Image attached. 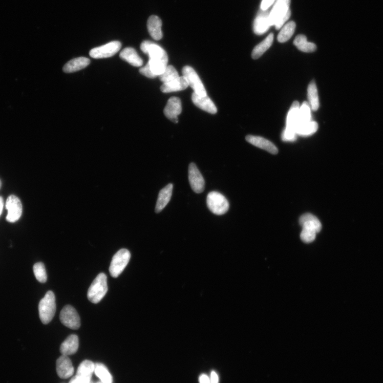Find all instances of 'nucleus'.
<instances>
[{
    "label": "nucleus",
    "instance_id": "obj_1",
    "mask_svg": "<svg viewBox=\"0 0 383 383\" xmlns=\"http://www.w3.org/2000/svg\"><path fill=\"white\" fill-rule=\"evenodd\" d=\"M141 49L148 55V64L152 73L157 77L162 74L168 66L169 57L163 48L149 41H143Z\"/></svg>",
    "mask_w": 383,
    "mask_h": 383
},
{
    "label": "nucleus",
    "instance_id": "obj_2",
    "mask_svg": "<svg viewBox=\"0 0 383 383\" xmlns=\"http://www.w3.org/2000/svg\"><path fill=\"white\" fill-rule=\"evenodd\" d=\"M290 3L291 0H277L269 15L272 26L278 30L289 20L291 15Z\"/></svg>",
    "mask_w": 383,
    "mask_h": 383
},
{
    "label": "nucleus",
    "instance_id": "obj_3",
    "mask_svg": "<svg viewBox=\"0 0 383 383\" xmlns=\"http://www.w3.org/2000/svg\"><path fill=\"white\" fill-rule=\"evenodd\" d=\"M40 319L46 325L52 320L56 311V297L51 291H48L39 305Z\"/></svg>",
    "mask_w": 383,
    "mask_h": 383
},
{
    "label": "nucleus",
    "instance_id": "obj_4",
    "mask_svg": "<svg viewBox=\"0 0 383 383\" xmlns=\"http://www.w3.org/2000/svg\"><path fill=\"white\" fill-rule=\"evenodd\" d=\"M107 292V277L103 273L99 274L89 287L87 298L92 303L97 304L106 294Z\"/></svg>",
    "mask_w": 383,
    "mask_h": 383
},
{
    "label": "nucleus",
    "instance_id": "obj_5",
    "mask_svg": "<svg viewBox=\"0 0 383 383\" xmlns=\"http://www.w3.org/2000/svg\"><path fill=\"white\" fill-rule=\"evenodd\" d=\"M207 204L209 210L217 215L226 213L230 208L229 202L226 197L215 191L211 192L208 194Z\"/></svg>",
    "mask_w": 383,
    "mask_h": 383
},
{
    "label": "nucleus",
    "instance_id": "obj_6",
    "mask_svg": "<svg viewBox=\"0 0 383 383\" xmlns=\"http://www.w3.org/2000/svg\"><path fill=\"white\" fill-rule=\"evenodd\" d=\"M130 259L129 251L125 249H122L113 256L109 267V272L111 276L113 278L118 277L124 271Z\"/></svg>",
    "mask_w": 383,
    "mask_h": 383
},
{
    "label": "nucleus",
    "instance_id": "obj_7",
    "mask_svg": "<svg viewBox=\"0 0 383 383\" xmlns=\"http://www.w3.org/2000/svg\"><path fill=\"white\" fill-rule=\"evenodd\" d=\"M183 76L186 79L189 86L192 88L194 93L200 96L207 95L206 89L203 85L199 76L193 68L185 66L182 70Z\"/></svg>",
    "mask_w": 383,
    "mask_h": 383
},
{
    "label": "nucleus",
    "instance_id": "obj_8",
    "mask_svg": "<svg viewBox=\"0 0 383 383\" xmlns=\"http://www.w3.org/2000/svg\"><path fill=\"white\" fill-rule=\"evenodd\" d=\"M62 324L71 330H78L81 326V319L75 309L70 305L64 307L60 314Z\"/></svg>",
    "mask_w": 383,
    "mask_h": 383
},
{
    "label": "nucleus",
    "instance_id": "obj_9",
    "mask_svg": "<svg viewBox=\"0 0 383 383\" xmlns=\"http://www.w3.org/2000/svg\"><path fill=\"white\" fill-rule=\"evenodd\" d=\"M122 44L119 41L111 43L97 47L89 52V55L94 59H103L111 57L121 49Z\"/></svg>",
    "mask_w": 383,
    "mask_h": 383
},
{
    "label": "nucleus",
    "instance_id": "obj_10",
    "mask_svg": "<svg viewBox=\"0 0 383 383\" xmlns=\"http://www.w3.org/2000/svg\"><path fill=\"white\" fill-rule=\"evenodd\" d=\"M6 209L8 211L7 220L10 223H15L19 220L22 214V206L19 197L10 195L6 201Z\"/></svg>",
    "mask_w": 383,
    "mask_h": 383
},
{
    "label": "nucleus",
    "instance_id": "obj_11",
    "mask_svg": "<svg viewBox=\"0 0 383 383\" xmlns=\"http://www.w3.org/2000/svg\"><path fill=\"white\" fill-rule=\"evenodd\" d=\"M189 180L192 189L196 193H201L205 190V181L198 169L194 163L189 167Z\"/></svg>",
    "mask_w": 383,
    "mask_h": 383
},
{
    "label": "nucleus",
    "instance_id": "obj_12",
    "mask_svg": "<svg viewBox=\"0 0 383 383\" xmlns=\"http://www.w3.org/2000/svg\"><path fill=\"white\" fill-rule=\"evenodd\" d=\"M270 11L269 10L260 9L257 14L254 23V31L257 35H262L266 33L272 26L269 20Z\"/></svg>",
    "mask_w": 383,
    "mask_h": 383
},
{
    "label": "nucleus",
    "instance_id": "obj_13",
    "mask_svg": "<svg viewBox=\"0 0 383 383\" xmlns=\"http://www.w3.org/2000/svg\"><path fill=\"white\" fill-rule=\"evenodd\" d=\"M181 101L178 98L172 97L168 101L164 109L165 116L173 123L178 122V116L182 112Z\"/></svg>",
    "mask_w": 383,
    "mask_h": 383
},
{
    "label": "nucleus",
    "instance_id": "obj_14",
    "mask_svg": "<svg viewBox=\"0 0 383 383\" xmlns=\"http://www.w3.org/2000/svg\"><path fill=\"white\" fill-rule=\"evenodd\" d=\"M57 372L63 379H67L73 376L74 368L70 359L67 356L62 355L58 359L56 362Z\"/></svg>",
    "mask_w": 383,
    "mask_h": 383
},
{
    "label": "nucleus",
    "instance_id": "obj_15",
    "mask_svg": "<svg viewBox=\"0 0 383 383\" xmlns=\"http://www.w3.org/2000/svg\"><path fill=\"white\" fill-rule=\"evenodd\" d=\"M192 100L196 106L203 111L210 113L211 114H215L217 112L216 106L207 95L202 97L194 92L192 96Z\"/></svg>",
    "mask_w": 383,
    "mask_h": 383
},
{
    "label": "nucleus",
    "instance_id": "obj_16",
    "mask_svg": "<svg viewBox=\"0 0 383 383\" xmlns=\"http://www.w3.org/2000/svg\"><path fill=\"white\" fill-rule=\"evenodd\" d=\"M95 364L91 361H83L78 368L76 378L83 383H90L94 372Z\"/></svg>",
    "mask_w": 383,
    "mask_h": 383
},
{
    "label": "nucleus",
    "instance_id": "obj_17",
    "mask_svg": "<svg viewBox=\"0 0 383 383\" xmlns=\"http://www.w3.org/2000/svg\"><path fill=\"white\" fill-rule=\"evenodd\" d=\"M247 142L256 147L259 148L273 154L278 153V149L270 141L260 136L248 135L246 136Z\"/></svg>",
    "mask_w": 383,
    "mask_h": 383
},
{
    "label": "nucleus",
    "instance_id": "obj_18",
    "mask_svg": "<svg viewBox=\"0 0 383 383\" xmlns=\"http://www.w3.org/2000/svg\"><path fill=\"white\" fill-rule=\"evenodd\" d=\"M299 223L302 227V229H307L316 232L317 233L320 232L322 225L320 220L315 215L311 213L304 214L299 219Z\"/></svg>",
    "mask_w": 383,
    "mask_h": 383
},
{
    "label": "nucleus",
    "instance_id": "obj_19",
    "mask_svg": "<svg viewBox=\"0 0 383 383\" xmlns=\"http://www.w3.org/2000/svg\"><path fill=\"white\" fill-rule=\"evenodd\" d=\"M147 27L149 33L155 40H160L163 38V32L161 30L162 21L157 16H151L148 21Z\"/></svg>",
    "mask_w": 383,
    "mask_h": 383
},
{
    "label": "nucleus",
    "instance_id": "obj_20",
    "mask_svg": "<svg viewBox=\"0 0 383 383\" xmlns=\"http://www.w3.org/2000/svg\"><path fill=\"white\" fill-rule=\"evenodd\" d=\"M172 190L173 185L169 184L160 191L156 206H155V213H160L169 203L171 199Z\"/></svg>",
    "mask_w": 383,
    "mask_h": 383
},
{
    "label": "nucleus",
    "instance_id": "obj_21",
    "mask_svg": "<svg viewBox=\"0 0 383 383\" xmlns=\"http://www.w3.org/2000/svg\"><path fill=\"white\" fill-rule=\"evenodd\" d=\"M79 347V339L76 335H70L61 346V352L63 355L69 356L74 355Z\"/></svg>",
    "mask_w": 383,
    "mask_h": 383
},
{
    "label": "nucleus",
    "instance_id": "obj_22",
    "mask_svg": "<svg viewBox=\"0 0 383 383\" xmlns=\"http://www.w3.org/2000/svg\"><path fill=\"white\" fill-rule=\"evenodd\" d=\"M188 82L186 79L183 76H180L177 80L163 84V85L161 86L160 89L161 92L168 93L183 91L188 88Z\"/></svg>",
    "mask_w": 383,
    "mask_h": 383
},
{
    "label": "nucleus",
    "instance_id": "obj_23",
    "mask_svg": "<svg viewBox=\"0 0 383 383\" xmlns=\"http://www.w3.org/2000/svg\"><path fill=\"white\" fill-rule=\"evenodd\" d=\"M90 64L89 59L85 57L77 58L71 60L64 65L63 70L65 73H74L86 68Z\"/></svg>",
    "mask_w": 383,
    "mask_h": 383
},
{
    "label": "nucleus",
    "instance_id": "obj_24",
    "mask_svg": "<svg viewBox=\"0 0 383 383\" xmlns=\"http://www.w3.org/2000/svg\"><path fill=\"white\" fill-rule=\"evenodd\" d=\"M120 57L134 67H141L143 64L142 59L132 47L125 48L120 54Z\"/></svg>",
    "mask_w": 383,
    "mask_h": 383
},
{
    "label": "nucleus",
    "instance_id": "obj_25",
    "mask_svg": "<svg viewBox=\"0 0 383 383\" xmlns=\"http://www.w3.org/2000/svg\"><path fill=\"white\" fill-rule=\"evenodd\" d=\"M299 109H300V105L298 102L295 101L287 114L286 128L295 130L299 123Z\"/></svg>",
    "mask_w": 383,
    "mask_h": 383
},
{
    "label": "nucleus",
    "instance_id": "obj_26",
    "mask_svg": "<svg viewBox=\"0 0 383 383\" xmlns=\"http://www.w3.org/2000/svg\"><path fill=\"white\" fill-rule=\"evenodd\" d=\"M274 40V34L271 33L261 43L254 48L252 53V57L254 59H257L262 56L263 53L270 48Z\"/></svg>",
    "mask_w": 383,
    "mask_h": 383
},
{
    "label": "nucleus",
    "instance_id": "obj_27",
    "mask_svg": "<svg viewBox=\"0 0 383 383\" xmlns=\"http://www.w3.org/2000/svg\"><path fill=\"white\" fill-rule=\"evenodd\" d=\"M319 128L317 122L311 121L307 123L298 124L295 128L297 135L309 136L315 134Z\"/></svg>",
    "mask_w": 383,
    "mask_h": 383
},
{
    "label": "nucleus",
    "instance_id": "obj_28",
    "mask_svg": "<svg viewBox=\"0 0 383 383\" xmlns=\"http://www.w3.org/2000/svg\"><path fill=\"white\" fill-rule=\"evenodd\" d=\"M294 44L299 50L304 52H313L317 49L316 45L313 43H309L307 41L306 36L303 35L297 36L294 41Z\"/></svg>",
    "mask_w": 383,
    "mask_h": 383
},
{
    "label": "nucleus",
    "instance_id": "obj_29",
    "mask_svg": "<svg viewBox=\"0 0 383 383\" xmlns=\"http://www.w3.org/2000/svg\"><path fill=\"white\" fill-rule=\"evenodd\" d=\"M308 97L311 109L317 111L319 109V101L318 91L314 81L311 82L308 87Z\"/></svg>",
    "mask_w": 383,
    "mask_h": 383
},
{
    "label": "nucleus",
    "instance_id": "obj_30",
    "mask_svg": "<svg viewBox=\"0 0 383 383\" xmlns=\"http://www.w3.org/2000/svg\"><path fill=\"white\" fill-rule=\"evenodd\" d=\"M296 27V24L294 21H291L286 23L278 35L279 43H284L291 39L295 32Z\"/></svg>",
    "mask_w": 383,
    "mask_h": 383
},
{
    "label": "nucleus",
    "instance_id": "obj_31",
    "mask_svg": "<svg viewBox=\"0 0 383 383\" xmlns=\"http://www.w3.org/2000/svg\"><path fill=\"white\" fill-rule=\"evenodd\" d=\"M94 372L103 383H112V377L104 364H95Z\"/></svg>",
    "mask_w": 383,
    "mask_h": 383
},
{
    "label": "nucleus",
    "instance_id": "obj_32",
    "mask_svg": "<svg viewBox=\"0 0 383 383\" xmlns=\"http://www.w3.org/2000/svg\"><path fill=\"white\" fill-rule=\"evenodd\" d=\"M159 77L160 81L165 84L177 80L180 76L172 65H168L164 73Z\"/></svg>",
    "mask_w": 383,
    "mask_h": 383
},
{
    "label": "nucleus",
    "instance_id": "obj_33",
    "mask_svg": "<svg viewBox=\"0 0 383 383\" xmlns=\"http://www.w3.org/2000/svg\"><path fill=\"white\" fill-rule=\"evenodd\" d=\"M311 121V107L307 102L304 101L302 106L300 107V109H299L298 124L307 123Z\"/></svg>",
    "mask_w": 383,
    "mask_h": 383
},
{
    "label": "nucleus",
    "instance_id": "obj_34",
    "mask_svg": "<svg viewBox=\"0 0 383 383\" xmlns=\"http://www.w3.org/2000/svg\"><path fill=\"white\" fill-rule=\"evenodd\" d=\"M33 271L36 278L41 283H44L47 280V274L44 263L38 262L33 266Z\"/></svg>",
    "mask_w": 383,
    "mask_h": 383
},
{
    "label": "nucleus",
    "instance_id": "obj_35",
    "mask_svg": "<svg viewBox=\"0 0 383 383\" xmlns=\"http://www.w3.org/2000/svg\"><path fill=\"white\" fill-rule=\"evenodd\" d=\"M317 233L315 231L307 230L302 229L301 233L300 238L301 240L304 243H311L313 242L316 236Z\"/></svg>",
    "mask_w": 383,
    "mask_h": 383
},
{
    "label": "nucleus",
    "instance_id": "obj_36",
    "mask_svg": "<svg viewBox=\"0 0 383 383\" xmlns=\"http://www.w3.org/2000/svg\"><path fill=\"white\" fill-rule=\"evenodd\" d=\"M297 139L295 130L286 128L282 135V139L284 142H294Z\"/></svg>",
    "mask_w": 383,
    "mask_h": 383
},
{
    "label": "nucleus",
    "instance_id": "obj_37",
    "mask_svg": "<svg viewBox=\"0 0 383 383\" xmlns=\"http://www.w3.org/2000/svg\"><path fill=\"white\" fill-rule=\"evenodd\" d=\"M140 73L143 76L149 78V79H155V78L157 77L152 73L148 64L145 67L140 68Z\"/></svg>",
    "mask_w": 383,
    "mask_h": 383
},
{
    "label": "nucleus",
    "instance_id": "obj_38",
    "mask_svg": "<svg viewBox=\"0 0 383 383\" xmlns=\"http://www.w3.org/2000/svg\"><path fill=\"white\" fill-rule=\"evenodd\" d=\"M277 0H262L261 4V9L262 10H268Z\"/></svg>",
    "mask_w": 383,
    "mask_h": 383
},
{
    "label": "nucleus",
    "instance_id": "obj_39",
    "mask_svg": "<svg viewBox=\"0 0 383 383\" xmlns=\"http://www.w3.org/2000/svg\"><path fill=\"white\" fill-rule=\"evenodd\" d=\"M210 378L211 383H219V376L217 372L213 370L211 373Z\"/></svg>",
    "mask_w": 383,
    "mask_h": 383
},
{
    "label": "nucleus",
    "instance_id": "obj_40",
    "mask_svg": "<svg viewBox=\"0 0 383 383\" xmlns=\"http://www.w3.org/2000/svg\"><path fill=\"white\" fill-rule=\"evenodd\" d=\"M200 383H211L210 378L207 374H202L199 378Z\"/></svg>",
    "mask_w": 383,
    "mask_h": 383
},
{
    "label": "nucleus",
    "instance_id": "obj_41",
    "mask_svg": "<svg viewBox=\"0 0 383 383\" xmlns=\"http://www.w3.org/2000/svg\"><path fill=\"white\" fill-rule=\"evenodd\" d=\"M4 207V201L2 197L0 196V216L2 214Z\"/></svg>",
    "mask_w": 383,
    "mask_h": 383
},
{
    "label": "nucleus",
    "instance_id": "obj_42",
    "mask_svg": "<svg viewBox=\"0 0 383 383\" xmlns=\"http://www.w3.org/2000/svg\"><path fill=\"white\" fill-rule=\"evenodd\" d=\"M69 383H83L80 380L78 379L76 376H74L73 379H72Z\"/></svg>",
    "mask_w": 383,
    "mask_h": 383
},
{
    "label": "nucleus",
    "instance_id": "obj_43",
    "mask_svg": "<svg viewBox=\"0 0 383 383\" xmlns=\"http://www.w3.org/2000/svg\"><path fill=\"white\" fill-rule=\"evenodd\" d=\"M1 184H2V183H1V180H0V189H1Z\"/></svg>",
    "mask_w": 383,
    "mask_h": 383
}]
</instances>
